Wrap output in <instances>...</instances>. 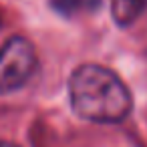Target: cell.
<instances>
[{
    "mask_svg": "<svg viewBox=\"0 0 147 147\" xmlns=\"http://www.w3.org/2000/svg\"><path fill=\"white\" fill-rule=\"evenodd\" d=\"M73 111L93 123H119L133 107L127 85L101 65H83L69 79Z\"/></svg>",
    "mask_w": 147,
    "mask_h": 147,
    "instance_id": "obj_1",
    "label": "cell"
},
{
    "mask_svg": "<svg viewBox=\"0 0 147 147\" xmlns=\"http://www.w3.org/2000/svg\"><path fill=\"white\" fill-rule=\"evenodd\" d=\"M36 71V53L30 40L14 36L0 49V93L22 89Z\"/></svg>",
    "mask_w": 147,
    "mask_h": 147,
    "instance_id": "obj_2",
    "label": "cell"
},
{
    "mask_svg": "<svg viewBox=\"0 0 147 147\" xmlns=\"http://www.w3.org/2000/svg\"><path fill=\"white\" fill-rule=\"evenodd\" d=\"M147 8V0H111V12L119 26L133 24L143 10Z\"/></svg>",
    "mask_w": 147,
    "mask_h": 147,
    "instance_id": "obj_3",
    "label": "cell"
},
{
    "mask_svg": "<svg viewBox=\"0 0 147 147\" xmlns=\"http://www.w3.org/2000/svg\"><path fill=\"white\" fill-rule=\"evenodd\" d=\"M0 147H18L16 143H10V141H2L0 139Z\"/></svg>",
    "mask_w": 147,
    "mask_h": 147,
    "instance_id": "obj_4",
    "label": "cell"
}]
</instances>
